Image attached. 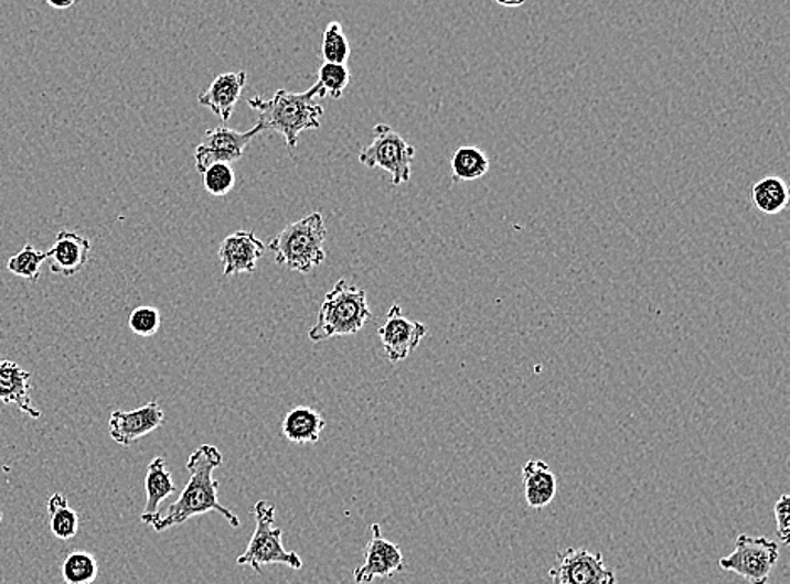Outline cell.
Segmentation results:
<instances>
[{
	"label": "cell",
	"mask_w": 790,
	"mask_h": 584,
	"mask_svg": "<svg viewBox=\"0 0 790 584\" xmlns=\"http://www.w3.org/2000/svg\"><path fill=\"white\" fill-rule=\"evenodd\" d=\"M221 464H223V455L216 446L201 445L200 448L194 450L185 464V471L189 472L188 484L179 499L150 524L153 531H168L175 526L184 524L191 517L207 512L221 513L233 528H239L242 522L238 517L221 506L217 499L220 482L214 478V471L221 467Z\"/></svg>",
	"instance_id": "1"
},
{
	"label": "cell",
	"mask_w": 790,
	"mask_h": 584,
	"mask_svg": "<svg viewBox=\"0 0 790 584\" xmlns=\"http://www.w3.org/2000/svg\"><path fill=\"white\" fill-rule=\"evenodd\" d=\"M318 98H325L321 85L316 83L303 94H292L287 89H278L270 100L255 97L248 104L258 113V123L264 132L274 130L286 139L290 149H297L300 133L306 130H318L324 108L319 105Z\"/></svg>",
	"instance_id": "2"
},
{
	"label": "cell",
	"mask_w": 790,
	"mask_h": 584,
	"mask_svg": "<svg viewBox=\"0 0 790 584\" xmlns=\"http://www.w3.org/2000/svg\"><path fill=\"white\" fill-rule=\"evenodd\" d=\"M328 228L321 213L307 214L306 218L290 223L268 241L275 261L290 271L310 273L324 263Z\"/></svg>",
	"instance_id": "3"
},
{
	"label": "cell",
	"mask_w": 790,
	"mask_h": 584,
	"mask_svg": "<svg viewBox=\"0 0 790 584\" xmlns=\"http://www.w3.org/2000/svg\"><path fill=\"white\" fill-rule=\"evenodd\" d=\"M371 314L366 290L353 285L348 280H339L334 289L325 295L319 309L318 322L309 331L312 343L354 335L364 327Z\"/></svg>",
	"instance_id": "4"
},
{
	"label": "cell",
	"mask_w": 790,
	"mask_h": 584,
	"mask_svg": "<svg viewBox=\"0 0 790 584\" xmlns=\"http://www.w3.org/2000/svg\"><path fill=\"white\" fill-rule=\"evenodd\" d=\"M255 517V532L246 545L245 552L236 560L239 566L252 567L261 573L268 564H284L293 571L303 567L302 558L296 551L284 548V531L275 528V506L267 500H258L252 509Z\"/></svg>",
	"instance_id": "5"
},
{
	"label": "cell",
	"mask_w": 790,
	"mask_h": 584,
	"mask_svg": "<svg viewBox=\"0 0 790 584\" xmlns=\"http://www.w3.org/2000/svg\"><path fill=\"white\" fill-rule=\"evenodd\" d=\"M373 142L360 153V162L367 169H383L392 175V186L398 187L412 179L415 147L406 142L403 136L386 126L377 123L373 129Z\"/></svg>",
	"instance_id": "6"
},
{
	"label": "cell",
	"mask_w": 790,
	"mask_h": 584,
	"mask_svg": "<svg viewBox=\"0 0 790 584\" xmlns=\"http://www.w3.org/2000/svg\"><path fill=\"white\" fill-rule=\"evenodd\" d=\"M777 561L779 544L776 541L740 534L735 541V551L719 560V567L738 574L750 584H769Z\"/></svg>",
	"instance_id": "7"
},
{
	"label": "cell",
	"mask_w": 790,
	"mask_h": 584,
	"mask_svg": "<svg viewBox=\"0 0 790 584\" xmlns=\"http://www.w3.org/2000/svg\"><path fill=\"white\" fill-rule=\"evenodd\" d=\"M548 574L553 584H617L616 573L607 567L602 554L581 548L558 552Z\"/></svg>",
	"instance_id": "8"
},
{
	"label": "cell",
	"mask_w": 790,
	"mask_h": 584,
	"mask_svg": "<svg viewBox=\"0 0 790 584\" xmlns=\"http://www.w3.org/2000/svg\"><path fill=\"white\" fill-rule=\"evenodd\" d=\"M264 132L260 126L253 127L248 132L228 129L226 126L210 130L203 142L194 150L196 171L203 174L214 164H232L239 161L255 137Z\"/></svg>",
	"instance_id": "9"
},
{
	"label": "cell",
	"mask_w": 790,
	"mask_h": 584,
	"mask_svg": "<svg viewBox=\"0 0 790 584\" xmlns=\"http://www.w3.org/2000/svg\"><path fill=\"white\" fill-rule=\"evenodd\" d=\"M427 334V325L406 318L398 303H393L388 315H386L385 324L377 328L383 350L392 364L408 359Z\"/></svg>",
	"instance_id": "10"
},
{
	"label": "cell",
	"mask_w": 790,
	"mask_h": 584,
	"mask_svg": "<svg viewBox=\"0 0 790 584\" xmlns=\"http://www.w3.org/2000/svg\"><path fill=\"white\" fill-rule=\"evenodd\" d=\"M405 570V558L395 542L383 538L380 524L371 526V539L364 549V563L354 571V583L370 584L376 577H392Z\"/></svg>",
	"instance_id": "11"
},
{
	"label": "cell",
	"mask_w": 790,
	"mask_h": 584,
	"mask_svg": "<svg viewBox=\"0 0 790 584\" xmlns=\"http://www.w3.org/2000/svg\"><path fill=\"white\" fill-rule=\"evenodd\" d=\"M164 421L166 414L161 404L150 401L139 410L114 411L110 421H108V432H110L114 442L129 448L137 440L156 432L157 428L164 424Z\"/></svg>",
	"instance_id": "12"
},
{
	"label": "cell",
	"mask_w": 790,
	"mask_h": 584,
	"mask_svg": "<svg viewBox=\"0 0 790 584\" xmlns=\"http://www.w3.org/2000/svg\"><path fill=\"white\" fill-rule=\"evenodd\" d=\"M264 255V242L255 236V232L246 229L232 232L225 241L221 242L217 250L225 277L253 273L257 270V263Z\"/></svg>",
	"instance_id": "13"
},
{
	"label": "cell",
	"mask_w": 790,
	"mask_h": 584,
	"mask_svg": "<svg viewBox=\"0 0 790 584\" xmlns=\"http://www.w3.org/2000/svg\"><path fill=\"white\" fill-rule=\"evenodd\" d=\"M31 372L14 360L0 356V403L18 408L25 417L40 420L41 411L34 407Z\"/></svg>",
	"instance_id": "14"
},
{
	"label": "cell",
	"mask_w": 790,
	"mask_h": 584,
	"mask_svg": "<svg viewBox=\"0 0 790 584\" xmlns=\"http://www.w3.org/2000/svg\"><path fill=\"white\" fill-rule=\"evenodd\" d=\"M89 251H92L89 239L83 238L78 232L63 229L57 232L53 248L44 253H46V260L50 261L53 273L61 274V277H75L88 263Z\"/></svg>",
	"instance_id": "15"
},
{
	"label": "cell",
	"mask_w": 790,
	"mask_h": 584,
	"mask_svg": "<svg viewBox=\"0 0 790 584\" xmlns=\"http://www.w3.org/2000/svg\"><path fill=\"white\" fill-rule=\"evenodd\" d=\"M245 85L246 72L223 73L213 79L210 88L203 91L198 100H200V105L210 108L214 115H217L226 126L239 97H242Z\"/></svg>",
	"instance_id": "16"
},
{
	"label": "cell",
	"mask_w": 790,
	"mask_h": 584,
	"mask_svg": "<svg viewBox=\"0 0 790 584\" xmlns=\"http://www.w3.org/2000/svg\"><path fill=\"white\" fill-rule=\"evenodd\" d=\"M175 490H178V487L172 480L171 472L168 471L164 456H156L147 467V502L146 507H143L142 516H140V522L146 526L152 524L153 520L161 516L159 506H161L162 500L171 497L172 494H175Z\"/></svg>",
	"instance_id": "17"
},
{
	"label": "cell",
	"mask_w": 790,
	"mask_h": 584,
	"mask_svg": "<svg viewBox=\"0 0 790 584\" xmlns=\"http://www.w3.org/2000/svg\"><path fill=\"white\" fill-rule=\"evenodd\" d=\"M524 497L531 509H543L555 500L558 480L543 459H530L523 467Z\"/></svg>",
	"instance_id": "18"
},
{
	"label": "cell",
	"mask_w": 790,
	"mask_h": 584,
	"mask_svg": "<svg viewBox=\"0 0 790 584\" xmlns=\"http://www.w3.org/2000/svg\"><path fill=\"white\" fill-rule=\"evenodd\" d=\"M324 428L325 420L322 414L309 407L293 408L281 421V433L297 445L318 443Z\"/></svg>",
	"instance_id": "19"
},
{
	"label": "cell",
	"mask_w": 790,
	"mask_h": 584,
	"mask_svg": "<svg viewBox=\"0 0 790 584\" xmlns=\"http://www.w3.org/2000/svg\"><path fill=\"white\" fill-rule=\"evenodd\" d=\"M751 203L760 213L776 216L789 206V186L779 175H767L751 187Z\"/></svg>",
	"instance_id": "20"
},
{
	"label": "cell",
	"mask_w": 790,
	"mask_h": 584,
	"mask_svg": "<svg viewBox=\"0 0 790 584\" xmlns=\"http://www.w3.org/2000/svg\"><path fill=\"white\" fill-rule=\"evenodd\" d=\"M489 167H491V162H489L484 150L479 147H459L450 159L453 182L478 181L488 174Z\"/></svg>",
	"instance_id": "21"
},
{
	"label": "cell",
	"mask_w": 790,
	"mask_h": 584,
	"mask_svg": "<svg viewBox=\"0 0 790 584\" xmlns=\"http://www.w3.org/2000/svg\"><path fill=\"white\" fill-rule=\"evenodd\" d=\"M47 516H50V529L54 538L60 541H72L79 531V516L72 509L61 491H56L47 500Z\"/></svg>",
	"instance_id": "22"
},
{
	"label": "cell",
	"mask_w": 790,
	"mask_h": 584,
	"mask_svg": "<svg viewBox=\"0 0 790 584\" xmlns=\"http://www.w3.org/2000/svg\"><path fill=\"white\" fill-rule=\"evenodd\" d=\"M65 584H93L98 577L97 558L86 551L70 552L61 566Z\"/></svg>",
	"instance_id": "23"
},
{
	"label": "cell",
	"mask_w": 790,
	"mask_h": 584,
	"mask_svg": "<svg viewBox=\"0 0 790 584\" xmlns=\"http://www.w3.org/2000/svg\"><path fill=\"white\" fill-rule=\"evenodd\" d=\"M322 57L324 63L331 65H344L351 57V44L345 36L344 29L339 22H329L322 37Z\"/></svg>",
	"instance_id": "24"
},
{
	"label": "cell",
	"mask_w": 790,
	"mask_h": 584,
	"mask_svg": "<svg viewBox=\"0 0 790 584\" xmlns=\"http://www.w3.org/2000/svg\"><path fill=\"white\" fill-rule=\"evenodd\" d=\"M46 261V253L38 251L31 242H25L24 248L14 257L9 258L8 270L19 279L38 282L41 277V267Z\"/></svg>",
	"instance_id": "25"
},
{
	"label": "cell",
	"mask_w": 790,
	"mask_h": 584,
	"mask_svg": "<svg viewBox=\"0 0 790 584\" xmlns=\"http://www.w3.org/2000/svg\"><path fill=\"white\" fill-rule=\"evenodd\" d=\"M351 73L348 66L344 65H331V63H324L319 69V85H321L322 91L325 97L334 98L339 100L344 95L345 88L350 85Z\"/></svg>",
	"instance_id": "26"
},
{
	"label": "cell",
	"mask_w": 790,
	"mask_h": 584,
	"mask_svg": "<svg viewBox=\"0 0 790 584\" xmlns=\"http://www.w3.org/2000/svg\"><path fill=\"white\" fill-rule=\"evenodd\" d=\"M235 182L232 164H214L203 172V186L211 196H226L232 193Z\"/></svg>",
	"instance_id": "27"
},
{
	"label": "cell",
	"mask_w": 790,
	"mask_h": 584,
	"mask_svg": "<svg viewBox=\"0 0 790 584\" xmlns=\"http://www.w3.org/2000/svg\"><path fill=\"white\" fill-rule=\"evenodd\" d=\"M162 325V315L156 306L142 305L134 309L129 317V327L139 337H152Z\"/></svg>",
	"instance_id": "28"
},
{
	"label": "cell",
	"mask_w": 790,
	"mask_h": 584,
	"mask_svg": "<svg viewBox=\"0 0 790 584\" xmlns=\"http://www.w3.org/2000/svg\"><path fill=\"white\" fill-rule=\"evenodd\" d=\"M789 496L783 494V496H780V499L777 500L776 507H773L777 522V539H779L780 544L783 545L789 544Z\"/></svg>",
	"instance_id": "29"
},
{
	"label": "cell",
	"mask_w": 790,
	"mask_h": 584,
	"mask_svg": "<svg viewBox=\"0 0 790 584\" xmlns=\"http://www.w3.org/2000/svg\"><path fill=\"white\" fill-rule=\"evenodd\" d=\"M47 6L53 9H60V11H65V9L73 8V6H75V2H73V0H68V2H56V0H47Z\"/></svg>",
	"instance_id": "30"
},
{
	"label": "cell",
	"mask_w": 790,
	"mask_h": 584,
	"mask_svg": "<svg viewBox=\"0 0 790 584\" xmlns=\"http://www.w3.org/2000/svg\"><path fill=\"white\" fill-rule=\"evenodd\" d=\"M498 4L502 6V8H521L524 2L521 0V2H498Z\"/></svg>",
	"instance_id": "31"
},
{
	"label": "cell",
	"mask_w": 790,
	"mask_h": 584,
	"mask_svg": "<svg viewBox=\"0 0 790 584\" xmlns=\"http://www.w3.org/2000/svg\"><path fill=\"white\" fill-rule=\"evenodd\" d=\"M0 522H2V510H0Z\"/></svg>",
	"instance_id": "32"
}]
</instances>
